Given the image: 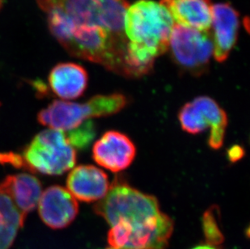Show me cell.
I'll return each mask as SVG.
<instances>
[{
	"label": "cell",
	"mask_w": 250,
	"mask_h": 249,
	"mask_svg": "<svg viewBox=\"0 0 250 249\" xmlns=\"http://www.w3.org/2000/svg\"><path fill=\"white\" fill-rule=\"evenodd\" d=\"M50 33L71 56L130 78L126 0H37Z\"/></svg>",
	"instance_id": "obj_1"
},
{
	"label": "cell",
	"mask_w": 250,
	"mask_h": 249,
	"mask_svg": "<svg viewBox=\"0 0 250 249\" xmlns=\"http://www.w3.org/2000/svg\"><path fill=\"white\" fill-rule=\"evenodd\" d=\"M93 209L111 227L107 240L112 249H167L174 223L161 211L156 197L120 181Z\"/></svg>",
	"instance_id": "obj_2"
},
{
	"label": "cell",
	"mask_w": 250,
	"mask_h": 249,
	"mask_svg": "<svg viewBox=\"0 0 250 249\" xmlns=\"http://www.w3.org/2000/svg\"><path fill=\"white\" fill-rule=\"evenodd\" d=\"M175 23L161 2L139 0L128 7L124 31L128 42V66L131 79L150 73L158 57L168 50Z\"/></svg>",
	"instance_id": "obj_3"
},
{
	"label": "cell",
	"mask_w": 250,
	"mask_h": 249,
	"mask_svg": "<svg viewBox=\"0 0 250 249\" xmlns=\"http://www.w3.org/2000/svg\"><path fill=\"white\" fill-rule=\"evenodd\" d=\"M76 150L69 144L64 132L45 129L37 134L21 155L0 154V163L41 174L59 176L73 168Z\"/></svg>",
	"instance_id": "obj_4"
},
{
	"label": "cell",
	"mask_w": 250,
	"mask_h": 249,
	"mask_svg": "<svg viewBox=\"0 0 250 249\" xmlns=\"http://www.w3.org/2000/svg\"><path fill=\"white\" fill-rule=\"evenodd\" d=\"M128 100L122 93L97 95L85 103L55 101L40 111L38 120L52 129L66 132L76 129L88 119L111 116L125 108Z\"/></svg>",
	"instance_id": "obj_5"
},
{
	"label": "cell",
	"mask_w": 250,
	"mask_h": 249,
	"mask_svg": "<svg viewBox=\"0 0 250 249\" xmlns=\"http://www.w3.org/2000/svg\"><path fill=\"white\" fill-rule=\"evenodd\" d=\"M168 50L180 68L195 76L208 70L213 56V41L210 31L175 24L172 28Z\"/></svg>",
	"instance_id": "obj_6"
},
{
	"label": "cell",
	"mask_w": 250,
	"mask_h": 249,
	"mask_svg": "<svg viewBox=\"0 0 250 249\" xmlns=\"http://www.w3.org/2000/svg\"><path fill=\"white\" fill-rule=\"evenodd\" d=\"M178 119L182 129L191 134L210 129L208 145L218 150L224 144L228 126V116L219 104L208 97H198L180 109Z\"/></svg>",
	"instance_id": "obj_7"
},
{
	"label": "cell",
	"mask_w": 250,
	"mask_h": 249,
	"mask_svg": "<svg viewBox=\"0 0 250 249\" xmlns=\"http://www.w3.org/2000/svg\"><path fill=\"white\" fill-rule=\"evenodd\" d=\"M136 156L131 139L117 130L105 132L93 145L92 158L101 167L118 172L130 167Z\"/></svg>",
	"instance_id": "obj_8"
},
{
	"label": "cell",
	"mask_w": 250,
	"mask_h": 249,
	"mask_svg": "<svg viewBox=\"0 0 250 249\" xmlns=\"http://www.w3.org/2000/svg\"><path fill=\"white\" fill-rule=\"evenodd\" d=\"M239 30L240 15L230 3L220 2L213 5L210 33L215 61H226L236 45Z\"/></svg>",
	"instance_id": "obj_9"
},
{
	"label": "cell",
	"mask_w": 250,
	"mask_h": 249,
	"mask_svg": "<svg viewBox=\"0 0 250 249\" xmlns=\"http://www.w3.org/2000/svg\"><path fill=\"white\" fill-rule=\"evenodd\" d=\"M38 212L42 220L49 228L62 229L76 219L79 213L78 202L63 187L50 186L41 195Z\"/></svg>",
	"instance_id": "obj_10"
},
{
	"label": "cell",
	"mask_w": 250,
	"mask_h": 249,
	"mask_svg": "<svg viewBox=\"0 0 250 249\" xmlns=\"http://www.w3.org/2000/svg\"><path fill=\"white\" fill-rule=\"evenodd\" d=\"M67 190L76 199L83 202H99L109 192L106 173L93 165L75 167L66 179Z\"/></svg>",
	"instance_id": "obj_11"
},
{
	"label": "cell",
	"mask_w": 250,
	"mask_h": 249,
	"mask_svg": "<svg viewBox=\"0 0 250 249\" xmlns=\"http://www.w3.org/2000/svg\"><path fill=\"white\" fill-rule=\"evenodd\" d=\"M160 2L169 12L175 24L196 30H210L211 0H161Z\"/></svg>",
	"instance_id": "obj_12"
},
{
	"label": "cell",
	"mask_w": 250,
	"mask_h": 249,
	"mask_svg": "<svg viewBox=\"0 0 250 249\" xmlns=\"http://www.w3.org/2000/svg\"><path fill=\"white\" fill-rule=\"evenodd\" d=\"M88 75L83 66L74 62L59 63L50 71L49 84L57 97L62 100L81 97L87 89Z\"/></svg>",
	"instance_id": "obj_13"
},
{
	"label": "cell",
	"mask_w": 250,
	"mask_h": 249,
	"mask_svg": "<svg viewBox=\"0 0 250 249\" xmlns=\"http://www.w3.org/2000/svg\"><path fill=\"white\" fill-rule=\"evenodd\" d=\"M0 188L9 196L24 219L35 209L42 195L40 181L28 173L7 176Z\"/></svg>",
	"instance_id": "obj_14"
},
{
	"label": "cell",
	"mask_w": 250,
	"mask_h": 249,
	"mask_svg": "<svg viewBox=\"0 0 250 249\" xmlns=\"http://www.w3.org/2000/svg\"><path fill=\"white\" fill-rule=\"evenodd\" d=\"M24 219L9 196L0 188V249H9Z\"/></svg>",
	"instance_id": "obj_15"
},
{
	"label": "cell",
	"mask_w": 250,
	"mask_h": 249,
	"mask_svg": "<svg viewBox=\"0 0 250 249\" xmlns=\"http://www.w3.org/2000/svg\"><path fill=\"white\" fill-rule=\"evenodd\" d=\"M64 134L69 144L74 148L84 149L89 146L96 136V128L94 123L91 121H87L78 128L64 132Z\"/></svg>",
	"instance_id": "obj_16"
},
{
	"label": "cell",
	"mask_w": 250,
	"mask_h": 249,
	"mask_svg": "<svg viewBox=\"0 0 250 249\" xmlns=\"http://www.w3.org/2000/svg\"><path fill=\"white\" fill-rule=\"evenodd\" d=\"M203 229L208 245L215 247L224 242V235L219 228L217 220L215 219L213 207H210L203 214Z\"/></svg>",
	"instance_id": "obj_17"
},
{
	"label": "cell",
	"mask_w": 250,
	"mask_h": 249,
	"mask_svg": "<svg viewBox=\"0 0 250 249\" xmlns=\"http://www.w3.org/2000/svg\"><path fill=\"white\" fill-rule=\"evenodd\" d=\"M228 156L231 162H236L244 156V149L240 146H234L229 149Z\"/></svg>",
	"instance_id": "obj_18"
},
{
	"label": "cell",
	"mask_w": 250,
	"mask_h": 249,
	"mask_svg": "<svg viewBox=\"0 0 250 249\" xmlns=\"http://www.w3.org/2000/svg\"><path fill=\"white\" fill-rule=\"evenodd\" d=\"M192 249H217L216 248L212 247L210 245H200V246H197V247L193 248Z\"/></svg>",
	"instance_id": "obj_19"
},
{
	"label": "cell",
	"mask_w": 250,
	"mask_h": 249,
	"mask_svg": "<svg viewBox=\"0 0 250 249\" xmlns=\"http://www.w3.org/2000/svg\"><path fill=\"white\" fill-rule=\"evenodd\" d=\"M2 2H3V0H0V7L2 6Z\"/></svg>",
	"instance_id": "obj_20"
},
{
	"label": "cell",
	"mask_w": 250,
	"mask_h": 249,
	"mask_svg": "<svg viewBox=\"0 0 250 249\" xmlns=\"http://www.w3.org/2000/svg\"><path fill=\"white\" fill-rule=\"evenodd\" d=\"M112 249V248H109V249Z\"/></svg>",
	"instance_id": "obj_21"
}]
</instances>
